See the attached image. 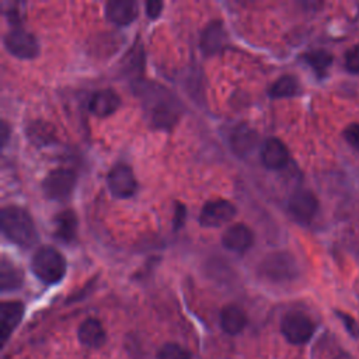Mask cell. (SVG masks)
<instances>
[{"label": "cell", "instance_id": "obj_22", "mask_svg": "<svg viewBox=\"0 0 359 359\" xmlns=\"http://www.w3.org/2000/svg\"><path fill=\"white\" fill-rule=\"evenodd\" d=\"M157 359H192L191 353L178 344L168 342L163 345L157 353Z\"/></svg>", "mask_w": 359, "mask_h": 359}, {"label": "cell", "instance_id": "obj_16", "mask_svg": "<svg viewBox=\"0 0 359 359\" xmlns=\"http://www.w3.org/2000/svg\"><path fill=\"white\" fill-rule=\"evenodd\" d=\"M247 325V316L244 310L236 304H227L220 313V327L230 335L240 334Z\"/></svg>", "mask_w": 359, "mask_h": 359}, {"label": "cell", "instance_id": "obj_23", "mask_svg": "<svg viewBox=\"0 0 359 359\" xmlns=\"http://www.w3.org/2000/svg\"><path fill=\"white\" fill-rule=\"evenodd\" d=\"M306 60L313 69L321 72L330 66V63L332 62V56L325 50H314L306 55Z\"/></svg>", "mask_w": 359, "mask_h": 359}, {"label": "cell", "instance_id": "obj_21", "mask_svg": "<svg viewBox=\"0 0 359 359\" xmlns=\"http://www.w3.org/2000/svg\"><path fill=\"white\" fill-rule=\"evenodd\" d=\"M299 93V81L296 80L294 76L285 74L279 77L269 88V94L275 98H282V97H292Z\"/></svg>", "mask_w": 359, "mask_h": 359}, {"label": "cell", "instance_id": "obj_6", "mask_svg": "<svg viewBox=\"0 0 359 359\" xmlns=\"http://www.w3.org/2000/svg\"><path fill=\"white\" fill-rule=\"evenodd\" d=\"M4 45L11 55L21 59L35 57L39 52L36 38L22 28H14L7 32L4 36Z\"/></svg>", "mask_w": 359, "mask_h": 359}, {"label": "cell", "instance_id": "obj_20", "mask_svg": "<svg viewBox=\"0 0 359 359\" xmlns=\"http://www.w3.org/2000/svg\"><path fill=\"white\" fill-rule=\"evenodd\" d=\"M22 285V273L20 269L6 258L1 259L0 265V286L1 290H14Z\"/></svg>", "mask_w": 359, "mask_h": 359}, {"label": "cell", "instance_id": "obj_5", "mask_svg": "<svg viewBox=\"0 0 359 359\" xmlns=\"http://www.w3.org/2000/svg\"><path fill=\"white\" fill-rule=\"evenodd\" d=\"M76 185V174L69 168L52 170L42 182L43 192L48 198L62 201L66 199Z\"/></svg>", "mask_w": 359, "mask_h": 359}, {"label": "cell", "instance_id": "obj_13", "mask_svg": "<svg viewBox=\"0 0 359 359\" xmlns=\"http://www.w3.org/2000/svg\"><path fill=\"white\" fill-rule=\"evenodd\" d=\"M77 335H79V341L84 346L91 348V349L102 346L107 339V334H105V330H104L101 321L97 318H93V317L86 318L80 324Z\"/></svg>", "mask_w": 359, "mask_h": 359}, {"label": "cell", "instance_id": "obj_28", "mask_svg": "<svg viewBox=\"0 0 359 359\" xmlns=\"http://www.w3.org/2000/svg\"><path fill=\"white\" fill-rule=\"evenodd\" d=\"M184 216H185V210H184V206H182L181 203H178V205H177V210H175V219H174L175 227L181 226Z\"/></svg>", "mask_w": 359, "mask_h": 359}, {"label": "cell", "instance_id": "obj_7", "mask_svg": "<svg viewBox=\"0 0 359 359\" xmlns=\"http://www.w3.org/2000/svg\"><path fill=\"white\" fill-rule=\"evenodd\" d=\"M107 185L116 198H129L136 191V180L133 171L126 164H116L107 177Z\"/></svg>", "mask_w": 359, "mask_h": 359}, {"label": "cell", "instance_id": "obj_4", "mask_svg": "<svg viewBox=\"0 0 359 359\" xmlns=\"http://www.w3.org/2000/svg\"><path fill=\"white\" fill-rule=\"evenodd\" d=\"M283 337L294 345L306 344L314 334V323L302 311H290L283 316L280 323Z\"/></svg>", "mask_w": 359, "mask_h": 359}, {"label": "cell", "instance_id": "obj_29", "mask_svg": "<svg viewBox=\"0 0 359 359\" xmlns=\"http://www.w3.org/2000/svg\"><path fill=\"white\" fill-rule=\"evenodd\" d=\"M7 135H8V129H7V123H6V122H3V123H1V137H3V142H1V144H4V143H6V139H7Z\"/></svg>", "mask_w": 359, "mask_h": 359}, {"label": "cell", "instance_id": "obj_26", "mask_svg": "<svg viewBox=\"0 0 359 359\" xmlns=\"http://www.w3.org/2000/svg\"><path fill=\"white\" fill-rule=\"evenodd\" d=\"M163 10V3L157 0H150L146 3V13L150 18H157Z\"/></svg>", "mask_w": 359, "mask_h": 359}, {"label": "cell", "instance_id": "obj_24", "mask_svg": "<svg viewBox=\"0 0 359 359\" xmlns=\"http://www.w3.org/2000/svg\"><path fill=\"white\" fill-rule=\"evenodd\" d=\"M345 66L349 72L359 73V43L346 50V53H345Z\"/></svg>", "mask_w": 359, "mask_h": 359}, {"label": "cell", "instance_id": "obj_27", "mask_svg": "<svg viewBox=\"0 0 359 359\" xmlns=\"http://www.w3.org/2000/svg\"><path fill=\"white\" fill-rule=\"evenodd\" d=\"M341 316V318L344 320V324L346 325V328H348V331L352 334V335H355V337H358L359 335V327H358V324H356V321L352 318V317H349V316H346V314H339Z\"/></svg>", "mask_w": 359, "mask_h": 359}, {"label": "cell", "instance_id": "obj_2", "mask_svg": "<svg viewBox=\"0 0 359 359\" xmlns=\"http://www.w3.org/2000/svg\"><path fill=\"white\" fill-rule=\"evenodd\" d=\"M31 268L39 280L46 285H53L65 276L66 261L56 248L45 245L34 254Z\"/></svg>", "mask_w": 359, "mask_h": 359}, {"label": "cell", "instance_id": "obj_8", "mask_svg": "<svg viewBox=\"0 0 359 359\" xmlns=\"http://www.w3.org/2000/svg\"><path fill=\"white\" fill-rule=\"evenodd\" d=\"M236 215V208L229 201H210L199 215V223L205 227H219L230 222Z\"/></svg>", "mask_w": 359, "mask_h": 359}, {"label": "cell", "instance_id": "obj_14", "mask_svg": "<svg viewBox=\"0 0 359 359\" xmlns=\"http://www.w3.org/2000/svg\"><path fill=\"white\" fill-rule=\"evenodd\" d=\"M107 18L116 25H128L137 17V4L130 0H114L105 6Z\"/></svg>", "mask_w": 359, "mask_h": 359}, {"label": "cell", "instance_id": "obj_15", "mask_svg": "<svg viewBox=\"0 0 359 359\" xmlns=\"http://www.w3.org/2000/svg\"><path fill=\"white\" fill-rule=\"evenodd\" d=\"M121 100L118 94L112 90H98L95 91L88 102V109L97 116H108L116 111Z\"/></svg>", "mask_w": 359, "mask_h": 359}, {"label": "cell", "instance_id": "obj_25", "mask_svg": "<svg viewBox=\"0 0 359 359\" xmlns=\"http://www.w3.org/2000/svg\"><path fill=\"white\" fill-rule=\"evenodd\" d=\"M345 140L355 149L359 150V123H349L342 132Z\"/></svg>", "mask_w": 359, "mask_h": 359}, {"label": "cell", "instance_id": "obj_9", "mask_svg": "<svg viewBox=\"0 0 359 359\" xmlns=\"http://www.w3.org/2000/svg\"><path fill=\"white\" fill-rule=\"evenodd\" d=\"M318 210V201L309 189H297L289 199V212L300 223H309Z\"/></svg>", "mask_w": 359, "mask_h": 359}, {"label": "cell", "instance_id": "obj_11", "mask_svg": "<svg viewBox=\"0 0 359 359\" xmlns=\"http://www.w3.org/2000/svg\"><path fill=\"white\" fill-rule=\"evenodd\" d=\"M261 161L269 170L283 168L289 161L287 147L276 137L265 140L261 147Z\"/></svg>", "mask_w": 359, "mask_h": 359}, {"label": "cell", "instance_id": "obj_12", "mask_svg": "<svg viewBox=\"0 0 359 359\" xmlns=\"http://www.w3.org/2000/svg\"><path fill=\"white\" fill-rule=\"evenodd\" d=\"M254 241V234L251 229L243 223L233 224L226 229L222 237L223 245L233 252L247 251Z\"/></svg>", "mask_w": 359, "mask_h": 359}, {"label": "cell", "instance_id": "obj_17", "mask_svg": "<svg viewBox=\"0 0 359 359\" xmlns=\"http://www.w3.org/2000/svg\"><path fill=\"white\" fill-rule=\"evenodd\" d=\"M230 143H231L233 150L237 154L244 156V154L250 153L255 147V144H257V135L248 126L241 125V126H238L233 132V135L230 137Z\"/></svg>", "mask_w": 359, "mask_h": 359}, {"label": "cell", "instance_id": "obj_1", "mask_svg": "<svg viewBox=\"0 0 359 359\" xmlns=\"http://www.w3.org/2000/svg\"><path fill=\"white\" fill-rule=\"evenodd\" d=\"M1 231L8 240L20 247L28 248L38 240V233L32 217L27 210L18 206H6L0 213Z\"/></svg>", "mask_w": 359, "mask_h": 359}, {"label": "cell", "instance_id": "obj_3", "mask_svg": "<svg viewBox=\"0 0 359 359\" xmlns=\"http://www.w3.org/2000/svg\"><path fill=\"white\" fill-rule=\"evenodd\" d=\"M259 273L272 282H285L297 275V265L292 255L286 252H273L265 257L261 262Z\"/></svg>", "mask_w": 359, "mask_h": 359}, {"label": "cell", "instance_id": "obj_10", "mask_svg": "<svg viewBox=\"0 0 359 359\" xmlns=\"http://www.w3.org/2000/svg\"><path fill=\"white\" fill-rule=\"evenodd\" d=\"M24 314V304L17 300L3 302L0 306V335L4 345L15 327L20 324Z\"/></svg>", "mask_w": 359, "mask_h": 359}, {"label": "cell", "instance_id": "obj_18", "mask_svg": "<svg viewBox=\"0 0 359 359\" xmlns=\"http://www.w3.org/2000/svg\"><path fill=\"white\" fill-rule=\"evenodd\" d=\"M224 36H226V32L223 29V25L217 21L212 22L205 28L202 34L201 46L206 53H215L219 49H222L224 43Z\"/></svg>", "mask_w": 359, "mask_h": 359}, {"label": "cell", "instance_id": "obj_19", "mask_svg": "<svg viewBox=\"0 0 359 359\" xmlns=\"http://www.w3.org/2000/svg\"><path fill=\"white\" fill-rule=\"evenodd\" d=\"M55 223H56L55 234L57 238H60L65 243L72 241L74 238L76 230H77V217L73 213V210L60 212L56 216Z\"/></svg>", "mask_w": 359, "mask_h": 359}]
</instances>
